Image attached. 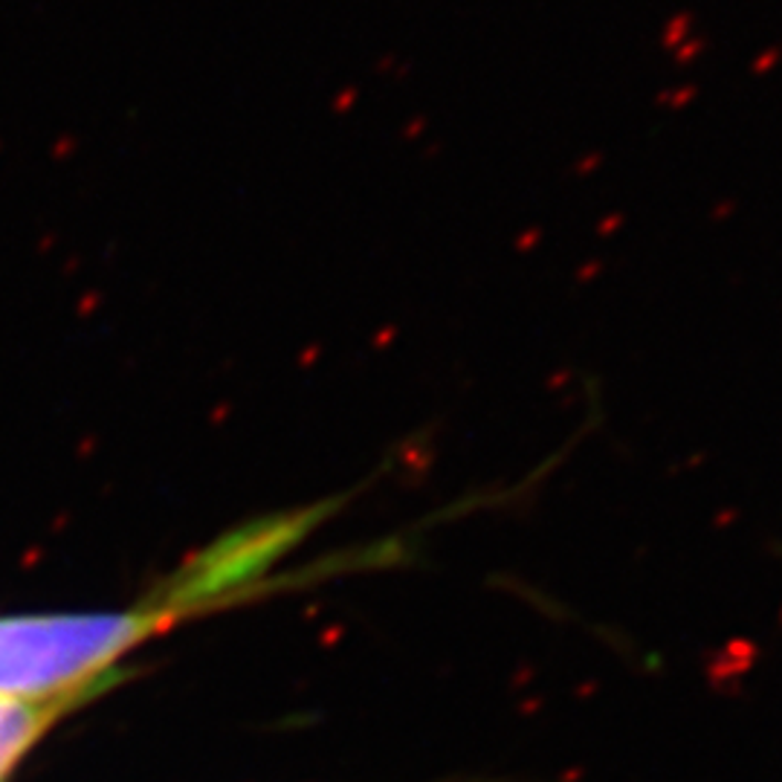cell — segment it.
<instances>
[{
  "label": "cell",
  "instance_id": "6da1fadb",
  "mask_svg": "<svg viewBox=\"0 0 782 782\" xmlns=\"http://www.w3.org/2000/svg\"><path fill=\"white\" fill-rule=\"evenodd\" d=\"M177 609L0 617V693L27 701H78L142 641L177 621Z\"/></svg>",
  "mask_w": 782,
  "mask_h": 782
},
{
  "label": "cell",
  "instance_id": "7a4b0ae2",
  "mask_svg": "<svg viewBox=\"0 0 782 782\" xmlns=\"http://www.w3.org/2000/svg\"><path fill=\"white\" fill-rule=\"evenodd\" d=\"M67 705L76 701H27L0 693V782H7L23 753L44 737Z\"/></svg>",
  "mask_w": 782,
  "mask_h": 782
}]
</instances>
